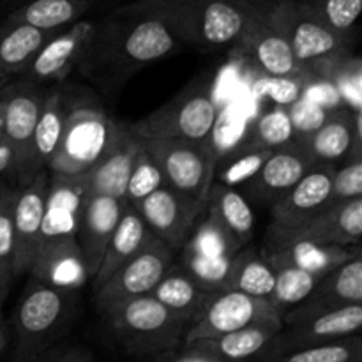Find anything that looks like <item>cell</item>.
<instances>
[{"label": "cell", "instance_id": "obj_1", "mask_svg": "<svg viewBox=\"0 0 362 362\" xmlns=\"http://www.w3.org/2000/svg\"><path fill=\"white\" fill-rule=\"evenodd\" d=\"M179 45L170 25L144 2L120 9L105 25L98 23L95 37L83 62L95 57L117 71H136L168 57Z\"/></svg>", "mask_w": 362, "mask_h": 362}, {"label": "cell", "instance_id": "obj_2", "mask_svg": "<svg viewBox=\"0 0 362 362\" xmlns=\"http://www.w3.org/2000/svg\"><path fill=\"white\" fill-rule=\"evenodd\" d=\"M76 293L28 276L13 317L14 362H34L59 345L73 322Z\"/></svg>", "mask_w": 362, "mask_h": 362}, {"label": "cell", "instance_id": "obj_3", "mask_svg": "<svg viewBox=\"0 0 362 362\" xmlns=\"http://www.w3.org/2000/svg\"><path fill=\"white\" fill-rule=\"evenodd\" d=\"M158 13L177 39L202 48L235 46L247 16L251 0H141Z\"/></svg>", "mask_w": 362, "mask_h": 362}, {"label": "cell", "instance_id": "obj_4", "mask_svg": "<svg viewBox=\"0 0 362 362\" xmlns=\"http://www.w3.org/2000/svg\"><path fill=\"white\" fill-rule=\"evenodd\" d=\"M265 4L308 76H317L331 62L352 53L354 35L334 30L303 0H265Z\"/></svg>", "mask_w": 362, "mask_h": 362}, {"label": "cell", "instance_id": "obj_5", "mask_svg": "<svg viewBox=\"0 0 362 362\" xmlns=\"http://www.w3.org/2000/svg\"><path fill=\"white\" fill-rule=\"evenodd\" d=\"M117 341L131 356H161L184 341L187 324L170 313L154 297L140 296L103 313Z\"/></svg>", "mask_w": 362, "mask_h": 362}, {"label": "cell", "instance_id": "obj_6", "mask_svg": "<svg viewBox=\"0 0 362 362\" xmlns=\"http://www.w3.org/2000/svg\"><path fill=\"white\" fill-rule=\"evenodd\" d=\"M122 122L110 117L94 103H80L66 112L62 136L49 159V173L83 175L115 140Z\"/></svg>", "mask_w": 362, "mask_h": 362}, {"label": "cell", "instance_id": "obj_7", "mask_svg": "<svg viewBox=\"0 0 362 362\" xmlns=\"http://www.w3.org/2000/svg\"><path fill=\"white\" fill-rule=\"evenodd\" d=\"M134 134L158 163L166 186L189 200L207 205L218 161L214 148L159 134Z\"/></svg>", "mask_w": 362, "mask_h": 362}, {"label": "cell", "instance_id": "obj_8", "mask_svg": "<svg viewBox=\"0 0 362 362\" xmlns=\"http://www.w3.org/2000/svg\"><path fill=\"white\" fill-rule=\"evenodd\" d=\"M218 115L216 103L207 88L189 87L129 126L138 134H159L212 148V129Z\"/></svg>", "mask_w": 362, "mask_h": 362}, {"label": "cell", "instance_id": "obj_9", "mask_svg": "<svg viewBox=\"0 0 362 362\" xmlns=\"http://www.w3.org/2000/svg\"><path fill=\"white\" fill-rule=\"evenodd\" d=\"M253 324H283L281 313L269 299L247 296L232 288L214 290L187 325L182 346L200 339L218 338Z\"/></svg>", "mask_w": 362, "mask_h": 362}, {"label": "cell", "instance_id": "obj_10", "mask_svg": "<svg viewBox=\"0 0 362 362\" xmlns=\"http://www.w3.org/2000/svg\"><path fill=\"white\" fill-rule=\"evenodd\" d=\"M45 95L46 90L41 85H35L27 80L11 81L0 92L4 127H6V134L14 151L21 186L30 182L41 170H45L39 166L34 154V131Z\"/></svg>", "mask_w": 362, "mask_h": 362}, {"label": "cell", "instance_id": "obj_11", "mask_svg": "<svg viewBox=\"0 0 362 362\" xmlns=\"http://www.w3.org/2000/svg\"><path fill=\"white\" fill-rule=\"evenodd\" d=\"M175 251L158 237H152L136 255L124 262L98 290H94L95 308L105 313L110 308L133 297L148 296L175 262Z\"/></svg>", "mask_w": 362, "mask_h": 362}, {"label": "cell", "instance_id": "obj_12", "mask_svg": "<svg viewBox=\"0 0 362 362\" xmlns=\"http://www.w3.org/2000/svg\"><path fill=\"white\" fill-rule=\"evenodd\" d=\"M235 46L265 76L306 74L271 18L265 0H251V13Z\"/></svg>", "mask_w": 362, "mask_h": 362}, {"label": "cell", "instance_id": "obj_13", "mask_svg": "<svg viewBox=\"0 0 362 362\" xmlns=\"http://www.w3.org/2000/svg\"><path fill=\"white\" fill-rule=\"evenodd\" d=\"M362 237V198L339 202L315 216L304 225L290 230L269 226L264 246H278L286 243H317L357 246Z\"/></svg>", "mask_w": 362, "mask_h": 362}, {"label": "cell", "instance_id": "obj_14", "mask_svg": "<svg viewBox=\"0 0 362 362\" xmlns=\"http://www.w3.org/2000/svg\"><path fill=\"white\" fill-rule=\"evenodd\" d=\"M98 23L80 20L53 34L30 60L21 78L35 85L55 83L83 64L95 37Z\"/></svg>", "mask_w": 362, "mask_h": 362}, {"label": "cell", "instance_id": "obj_15", "mask_svg": "<svg viewBox=\"0 0 362 362\" xmlns=\"http://www.w3.org/2000/svg\"><path fill=\"white\" fill-rule=\"evenodd\" d=\"M134 209L140 212L152 235L179 253L205 211V205L189 200L165 184L145 197Z\"/></svg>", "mask_w": 362, "mask_h": 362}, {"label": "cell", "instance_id": "obj_16", "mask_svg": "<svg viewBox=\"0 0 362 362\" xmlns=\"http://www.w3.org/2000/svg\"><path fill=\"white\" fill-rule=\"evenodd\" d=\"M48 189L49 172L46 168L41 170L30 182L18 187L16 202H14V279L28 274L37 253Z\"/></svg>", "mask_w": 362, "mask_h": 362}, {"label": "cell", "instance_id": "obj_17", "mask_svg": "<svg viewBox=\"0 0 362 362\" xmlns=\"http://www.w3.org/2000/svg\"><path fill=\"white\" fill-rule=\"evenodd\" d=\"M359 303H362V260L361 255H357L322 276L310 296L286 311L281 320L283 325H292Z\"/></svg>", "mask_w": 362, "mask_h": 362}, {"label": "cell", "instance_id": "obj_18", "mask_svg": "<svg viewBox=\"0 0 362 362\" xmlns=\"http://www.w3.org/2000/svg\"><path fill=\"white\" fill-rule=\"evenodd\" d=\"M336 166L315 163L281 198L271 205L269 226L279 230L297 228L331 205V180Z\"/></svg>", "mask_w": 362, "mask_h": 362}, {"label": "cell", "instance_id": "obj_19", "mask_svg": "<svg viewBox=\"0 0 362 362\" xmlns=\"http://www.w3.org/2000/svg\"><path fill=\"white\" fill-rule=\"evenodd\" d=\"M361 327L362 303L349 304V306L317 315V317L308 318L304 322H297V324L283 325L279 334L276 336L271 352L265 359L290 352V350L324 345V343L336 341V339L349 338V336L359 334Z\"/></svg>", "mask_w": 362, "mask_h": 362}, {"label": "cell", "instance_id": "obj_20", "mask_svg": "<svg viewBox=\"0 0 362 362\" xmlns=\"http://www.w3.org/2000/svg\"><path fill=\"white\" fill-rule=\"evenodd\" d=\"M124 202L113 197L94 193L88 189L83 205L78 214L74 237L80 246L88 278L94 279L101 267L106 244L122 214Z\"/></svg>", "mask_w": 362, "mask_h": 362}, {"label": "cell", "instance_id": "obj_21", "mask_svg": "<svg viewBox=\"0 0 362 362\" xmlns=\"http://www.w3.org/2000/svg\"><path fill=\"white\" fill-rule=\"evenodd\" d=\"M313 163L338 166L354 152H362L361 113L346 106H338L329 112L325 122L315 133L296 138Z\"/></svg>", "mask_w": 362, "mask_h": 362}, {"label": "cell", "instance_id": "obj_22", "mask_svg": "<svg viewBox=\"0 0 362 362\" xmlns=\"http://www.w3.org/2000/svg\"><path fill=\"white\" fill-rule=\"evenodd\" d=\"M313 165V159L297 140L281 145L269 154L257 175L244 184L247 197L258 204L272 205Z\"/></svg>", "mask_w": 362, "mask_h": 362}, {"label": "cell", "instance_id": "obj_23", "mask_svg": "<svg viewBox=\"0 0 362 362\" xmlns=\"http://www.w3.org/2000/svg\"><path fill=\"white\" fill-rule=\"evenodd\" d=\"M28 276L73 292H78L90 279L74 235L41 240Z\"/></svg>", "mask_w": 362, "mask_h": 362}, {"label": "cell", "instance_id": "obj_24", "mask_svg": "<svg viewBox=\"0 0 362 362\" xmlns=\"http://www.w3.org/2000/svg\"><path fill=\"white\" fill-rule=\"evenodd\" d=\"M138 148H140V140L136 134L133 133L129 124H122L108 151L87 173H83L88 189L124 202L127 180Z\"/></svg>", "mask_w": 362, "mask_h": 362}, {"label": "cell", "instance_id": "obj_25", "mask_svg": "<svg viewBox=\"0 0 362 362\" xmlns=\"http://www.w3.org/2000/svg\"><path fill=\"white\" fill-rule=\"evenodd\" d=\"M262 255L271 265L272 271L278 267H296L324 276L343 262L361 255V244L341 246V244H317V243H286L278 246H264Z\"/></svg>", "mask_w": 362, "mask_h": 362}, {"label": "cell", "instance_id": "obj_26", "mask_svg": "<svg viewBox=\"0 0 362 362\" xmlns=\"http://www.w3.org/2000/svg\"><path fill=\"white\" fill-rule=\"evenodd\" d=\"M281 329L283 324H253L218 338L200 339L184 346H197L228 362H264Z\"/></svg>", "mask_w": 362, "mask_h": 362}, {"label": "cell", "instance_id": "obj_27", "mask_svg": "<svg viewBox=\"0 0 362 362\" xmlns=\"http://www.w3.org/2000/svg\"><path fill=\"white\" fill-rule=\"evenodd\" d=\"M152 237L154 235L141 219L140 212L124 202L122 214H120L119 223H117L115 230H113L112 237L106 244L101 267H99L98 274L92 279L94 290H98L124 262H127L133 255H136Z\"/></svg>", "mask_w": 362, "mask_h": 362}, {"label": "cell", "instance_id": "obj_28", "mask_svg": "<svg viewBox=\"0 0 362 362\" xmlns=\"http://www.w3.org/2000/svg\"><path fill=\"white\" fill-rule=\"evenodd\" d=\"M205 214L211 216L239 247L251 243L255 235V212L250 202L235 187L212 182L205 205Z\"/></svg>", "mask_w": 362, "mask_h": 362}, {"label": "cell", "instance_id": "obj_29", "mask_svg": "<svg viewBox=\"0 0 362 362\" xmlns=\"http://www.w3.org/2000/svg\"><path fill=\"white\" fill-rule=\"evenodd\" d=\"M209 293V290H205L179 264L173 262L154 286L151 296L159 300L170 313L189 325L207 300Z\"/></svg>", "mask_w": 362, "mask_h": 362}, {"label": "cell", "instance_id": "obj_30", "mask_svg": "<svg viewBox=\"0 0 362 362\" xmlns=\"http://www.w3.org/2000/svg\"><path fill=\"white\" fill-rule=\"evenodd\" d=\"M99 0H27L14 9L7 21L27 23L48 32H59L76 23Z\"/></svg>", "mask_w": 362, "mask_h": 362}, {"label": "cell", "instance_id": "obj_31", "mask_svg": "<svg viewBox=\"0 0 362 362\" xmlns=\"http://www.w3.org/2000/svg\"><path fill=\"white\" fill-rule=\"evenodd\" d=\"M60 32V30H59ZM57 32L41 30L27 23H0V67L11 76H21L41 46Z\"/></svg>", "mask_w": 362, "mask_h": 362}, {"label": "cell", "instance_id": "obj_32", "mask_svg": "<svg viewBox=\"0 0 362 362\" xmlns=\"http://www.w3.org/2000/svg\"><path fill=\"white\" fill-rule=\"evenodd\" d=\"M274 271L267 264L262 251L247 243L233 255L230 262L225 288L239 290V292L260 297V299H269L274 288Z\"/></svg>", "mask_w": 362, "mask_h": 362}, {"label": "cell", "instance_id": "obj_33", "mask_svg": "<svg viewBox=\"0 0 362 362\" xmlns=\"http://www.w3.org/2000/svg\"><path fill=\"white\" fill-rule=\"evenodd\" d=\"M66 112V98L62 92L46 90L34 131V154L41 168L48 166L53 152L57 151V145L62 136Z\"/></svg>", "mask_w": 362, "mask_h": 362}, {"label": "cell", "instance_id": "obj_34", "mask_svg": "<svg viewBox=\"0 0 362 362\" xmlns=\"http://www.w3.org/2000/svg\"><path fill=\"white\" fill-rule=\"evenodd\" d=\"M271 152L272 151H269V148L247 145L244 140L239 147L226 152V161L223 165L216 163L214 182H221L230 187L244 186L247 180L257 175V172L262 168Z\"/></svg>", "mask_w": 362, "mask_h": 362}, {"label": "cell", "instance_id": "obj_35", "mask_svg": "<svg viewBox=\"0 0 362 362\" xmlns=\"http://www.w3.org/2000/svg\"><path fill=\"white\" fill-rule=\"evenodd\" d=\"M264 362H362V339L361 334H354L324 345L290 350Z\"/></svg>", "mask_w": 362, "mask_h": 362}, {"label": "cell", "instance_id": "obj_36", "mask_svg": "<svg viewBox=\"0 0 362 362\" xmlns=\"http://www.w3.org/2000/svg\"><path fill=\"white\" fill-rule=\"evenodd\" d=\"M315 78L327 80L338 92L343 106L356 113L362 112V64L359 57H341Z\"/></svg>", "mask_w": 362, "mask_h": 362}, {"label": "cell", "instance_id": "obj_37", "mask_svg": "<svg viewBox=\"0 0 362 362\" xmlns=\"http://www.w3.org/2000/svg\"><path fill=\"white\" fill-rule=\"evenodd\" d=\"M274 288L269 300L281 313V317L293 306L303 303L320 279V276L296 267H278L274 269Z\"/></svg>", "mask_w": 362, "mask_h": 362}, {"label": "cell", "instance_id": "obj_38", "mask_svg": "<svg viewBox=\"0 0 362 362\" xmlns=\"http://www.w3.org/2000/svg\"><path fill=\"white\" fill-rule=\"evenodd\" d=\"M292 140H296V131L290 122L288 112L285 106L276 105L274 108L258 117L255 126L250 129L246 144L274 151L281 145L290 144Z\"/></svg>", "mask_w": 362, "mask_h": 362}, {"label": "cell", "instance_id": "obj_39", "mask_svg": "<svg viewBox=\"0 0 362 362\" xmlns=\"http://www.w3.org/2000/svg\"><path fill=\"white\" fill-rule=\"evenodd\" d=\"M180 257L177 264L191 276L197 283H200L205 290L214 292L226 286L230 262L233 257H209V255L194 253L189 250H180Z\"/></svg>", "mask_w": 362, "mask_h": 362}, {"label": "cell", "instance_id": "obj_40", "mask_svg": "<svg viewBox=\"0 0 362 362\" xmlns=\"http://www.w3.org/2000/svg\"><path fill=\"white\" fill-rule=\"evenodd\" d=\"M18 186L6 184L0 194V285L11 290L14 281L13 255H14V202Z\"/></svg>", "mask_w": 362, "mask_h": 362}, {"label": "cell", "instance_id": "obj_41", "mask_svg": "<svg viewBox=\"0 0 362 362\" xmlns=\"http://www.w3.org/2000/svg\"><path fill=\"white\" fill-rule=\"evenodd\" d=\"M161 186H165L161 170H159L158 163L152 159V156L145 151L144 145L140 144V148H138L136 156H134L129 180H127L124 202L129 204L131 207H136L145 197H148L152 191H156Z\"/></svg>", "mask_w": 362, "mask_h": 362}, {"label": "cell", "instance_id": "obj_42", "mask_svg": "<svg viewBox=\"0 0 362 362\" xmlns=\"http://www.w3.org/2000/svg\"><path fill=\"white\" fill-rule=\"evenodd\" d=\"M322 20L341 34L354 35L362 13V0H303Z\"/></svg>", "mask_w": 362, "mask_h": 362}, {"label": "cell", "instance_id": "obj_43", "mask_svg": "<svg viewBox=\"0 0 362 362\" xmlns=\"http://www.w3.org/2000/svg\"><path fill=\"white\" fill-rule=\"evenodd\" d=\"M354 198H362V152L336 166L331 180V205Z\"/></svg>", "mask_w": 362, "mask_h": 362}, {"label": "cell", "instance_id": "obj_44", "mask_svg": "<svg viewBox=\"0 0 362 362\" xmlns=\"http://www.w3.org/2000/svg\"><path fill=\"white\" fill-rule=\"evenodd\" d=\"M308 74L296 76H262L257 83V92L274 101L278 106H290L304 94Z\"/></svg>", "mask_w": 362, "mask_h": 362}, {"label": "cell", "instance_id": "obj_45", "mask_svg": "<svg viewBox=\"0 0 362 362\" xmlns=\"http://www.w3.org/2000/svg\"><path fill=\"white\" fill-rule=\"evenodd\" d=\"M286 112H288L290 122H292L293 131H296V138H304L308 134L315 133L325 122L331 110L324 108L318 103L300 95L297 101L286 106Z\"/></svg>", "mask_w": 362, "mask_h": 362}, {"label": "cell", "instance_id": "obj_46", "mask_svg": "<svg viewBox=\"0 0 362 362\" xmlns=\"http://www.w3.org/2000/svg\"><path fill=\"white\" fill-rule=\"evenodd\" d=\"M0 180L18 187L21 186V177L20 170H18L16 158H14V151L6 134V127H4L2 101H0Z\"/></svg>", "mask_w": 362, "mask_h": 362}, {"label": "cell", "instance_id": "obj_47", "mask_svg": "<svg viewBox=\"0 0 362 362\" xmlns=\"http://www.w3.org/2000/svg\"><path fill=\"white\" fill-rule=\"evenodd\" d=\"M94 357L85 346L57 345L34 362H92Z\"/></svg>", "mask_w": 362, "mask_h": 362}, {"label": "cell", "instance_id": "obj_48", "mask_svg": "<svg viewBox=\"0 0 362 362\" xmlns=\"http://www.w3.org/2000/svg\"><path fill=\"white\" fill-rule=\"evenodd\" d=\"M154 362H228L218 359V357L211 356V354L204 352V350L197 349V346H182L180 352H166L158 356Z\"/></svg>", "mask_w": 362, "mask_h": 362}, {"label": "cell", "instance_id": "obj_49", "mask_svg": "<svg viewBox=\"0 0 362 362\" xmlns=\"http://www.w3.org/2000/svg\"><path fill=\"white\" fill-rule=\"evenodd\" d=\"M9 338H11L9 325H7V320L6 317H4V313L0 311V354L6 350L7 343H9Z\"/></svg>", "mask_w": 362, "mask_h": 362}, {"label": "cell", "instance_id": "obj_50", "mask_svg": "<svg viewBox=\"0 0 362 362\" xmlns=\"http://www.w3.org/2000/svg\"><path fill=\"white\" fill-rule=\"evenodd\" d=\"M11 80H13V76H11V74H7L6 71H4L2 67H0V92H2L4 88H6L7 85L11 83Z\"/></svg>", "mask_w": 362, "mask_h": 362}, {"label": "cell", "instance_id": "obj_51", "mask_svg": "<svg viewBox=\"0 0 362 362\" xmlns=\"http://www.w3.org/2000/svg\"><path fill=\"white\" fill-rule=\"evenodd\" d=\"M7 293H9V290L4 288L2 285H0V311H2V306H4V300H6Z\"/></svg>", "mask_w": 362, "mask_h": 362}, {"label": "cell", "instance_id": "obj_52", "mask_svg": "<svg viewBox=\"0 0 362 362\" xmlns=\"http://www.w3.org/2000/svg\"><path fill=\"white\" fill-rule=\"evenodd\" d=\"M6 184H9V182H2V180H0V194H2V189L6 187Z\"/></svg>", "mask_w": 362, "mask_h": 362}]
</instances>
